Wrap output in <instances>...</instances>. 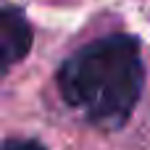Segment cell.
<instances>
[{"label":"cell","mask_w":150,"mask_h":150,"mask_svg":"<svg viewBox=\"0 0 150 150\" xmlns=\"http://www.w3.org/2000/svg\"><path fill=\"white\" fill-rule=\"evenodd\" d=\"M142 53L129 34L100 37L76 50L58 71L63 100L100 129H119L142 92Z\"/></svg>","instance_id":"6da1fadb"},{"label":"cell","mask_w":150,"mask_h":150,"mask_svg":"<svg viewBox=\"0 0 150 150\" xmlns=\"http://www.w3.org/2000/svg\"><path fill=\"white\" fill-rule=\"evenodd\" d=\"M32 47V26L18 8H0V76L8 74Z\"/></svg>","instance_id":"7a4b0ae2"},{"label":"cell","mask_w":150,"mask_h":150,"mask_svg":"<svg viewBox=\"0 0 150 150\" xmlns=\"http://www.w3.org/2000/svg\"><path fill=\"white\" fill-rule=\"evenodd\" d=\"M0 150H45V145H40L34 140H5Z\"/></svg>","instance_id":"3957f363"}]
</instances>
